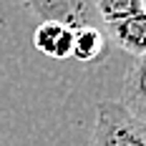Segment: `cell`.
Returning <instances> with one entry per match:
<instances>
[{
  "mask_svg": "<svg viewBox=\"0 0 146 146\" xmlns=\"http://www.w3.org/2000/svg\"><path fill=\"white\" fill-rule=\"evenodd\" d=\"M118 101L133 118L146 123V56H139L126 71Z\"/></svg>",
  "mask_w": 146,
  "mask_h": 146,
  "instance_id": "cell-4",
  "label": "cell"
},
{
  "mask_svg": "<svg viewBox=\"0 0 146 146\" xmlns=\"http://www.w3.org/2000/svg\"><path fill=\"white\" fill-rule=\"evenodd\" d=\"M93 8H96L98 20L103 25H111V23H118L129 15L139 13L144 8V3L141 0H96Z\"/></svg>",
  "mask_w": 146,
  "mask_h": 146,
  "instance_id": "cell-7",
  "label": "cell"
},
{
  "mask_svg": "<svg viewBox=\"0 0 146 146\" xmlns=\"http://www.w3.org/2000/svg\"><path fill=\"white\" fill-rule=\"evenodd\" d=\"M141 3H144V0H141ZM106 30H108L111 40H113L121 50L131 53L133 58L146 56V10L144 8H141L139 13L118 20V23L106 25Z\"/></svg>",
  "mask_w": 146,
  "mask_h": 146,
  "instance_id": "cell-3",
  "label": "cell"
},
{
  "mask_svg": "<svg viewBox=\"0 0 146 146\" xmlns=\"http://www.w3.org/2000/svg\"><path fill=\"white\" fill-rule=\"evenodd\" d=\"M88 146H146V123L133 118L121 101L103 98L96 103Z\"/></svg>",
  "mask_w": 146,
  "mask_h": 146,
  "instance_id": "cell-1",
  "label": "cell"
},
{
  "mask_svg": "<svg viewBox=\"0 0 146 146\" xmlns=\"http://www.w3.org/2000/svg\"><path fill=\"white\" fill-rule=\"evenodd\" d=\"M23 8L33 13L40 23H58L68 30L101 28L98 13L88 0H33L23 3Z\"/></svg>",
  "mask_w": 146,
  "mask_h": 146,
  "instance_id": "cell-2",
  "label": "cell"
},
{
  "mask_svg": "<svg viewBox=\"0 0 146 146\" xmlns=\"http://www.w3.org/2000/svg\"><path fill=\"white\" fill-rule=\"evenodd\" d=\"M33 45L53 60H68L73 50V30L58 23H38L33 30Z\"/></svg>",
  "mask_w": 146,
  "mask_h": 146,
  "instance_id": "cell-5",
  "label": "cell"
},
{
  "mask_svg": "<svg viewBox=\"0 0 146 146\" xmlns=\"http://www.w3.org/2000/svg\"><path fill=\"white\" fill-rule=\"evenodd\" d=\"M103 48H106V33L101 28H81L73 30V50L71 58L81 63H93L101 58Z\"/></svg>",
  "mask_w": 146,
  "mask_h": 146,
  "instance_id": "cell-6",
  "label": "cell"
}]
</instances>
